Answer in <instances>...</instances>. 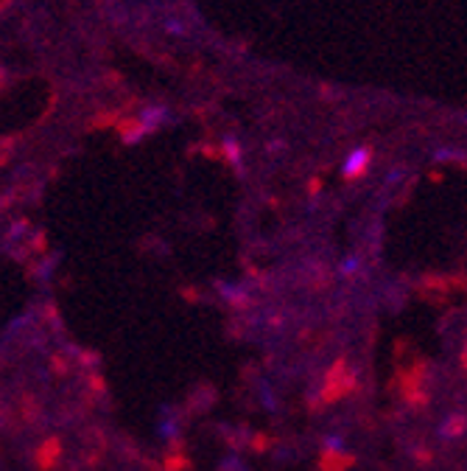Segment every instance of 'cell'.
I'll return each instance as SVG.
<instances>
[{"label": "cell", "mask_w": 467, "mask_h": 471, "mask_svg": "<svg viewBox=\"0 0 467 471\" xmlns=\"http://www.w3.org/2000/svg\"><path fill=\"white\" fill-rule=\"evenodd\" d=\"M367 166H370V152L367 149H355L347 157V163H345V177H358V174H362Z\"/></svg>", "instance_id": "1"}]
</instances>
